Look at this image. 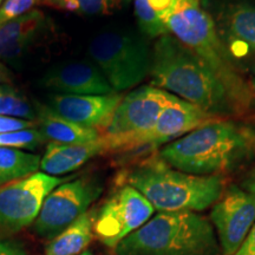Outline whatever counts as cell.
I'll return each instance as SVG.
<instances>
[{"instance_id": "obj_1", "label": "cell", "mask_w": 255, "mask_h": 255, "mask_svg": "<svg viewBox=\"0 0 255 255\" xmlns=\"http://www.w3.org/2000/svg\"><path fill=\"white\" fill-rule=\"evenodd\" d=\"M235 120L197 128L164 145L158 156L170 167L199 176L239 171L255 161V127Z\"/></svg>"}, {"instance_id": "obj_2", "label": "cell", "mask_w": 255, "mask_h": 255, "mask_svg": "<svg viewBox=\"0 0 255 255\" xmlns=\"http://www.w3.org/2000/svg\"><path fill=\"white\" fill-rule=\"evenodd\" d=\"M152 87L195 104L221 119L241 114L208 65L171 34L157 38L151 50Z\"/></svg>"}, {"instance_id": "obj_3", "label": "cell", "mask_w": 255, "mask_h": 255, "mask_svg": "<svg viewBox=\"0 0 255 255\" xmlns=\"http://www.w3.org/2000/svg\"><path fill=\"white\" fill-rule=\"evenodd\" d=\"M168 33L205 62L221 82L241 116L255 113V92L223 49L214 20L201 0H174L168 13Z\"/></svg>"}, {"instance_id": "obj_4", "label": "cell", "mask_w": 255, "mask_h": 255, "mask_svg": "<svg viewBox=\"0 0 255 255\" xmlns=\"http://www.w3.org/2000/svg\"><path fill=\"white\" fill-rule=\"evenodd\" d=\"M122 182L138 190L158 213L202 212L214 205L226 188L225 177L184 173L159 156L128 169Z\"/></svg>"}, {"instance_id": "obj_5", "label": "cell", "mask_w": 255, "mask_h": 255, "mask_svg": "<svg viewBox=\"0 0 255 255\" xmlns=\"http://www.w3.org/2000/svg\"><path fill=\"white\" fill-rule=\"evenodd\" d=\"M115 255H220L212 222L195 212L157 213L114 248Z\"/></svg>"}, {"instance_id": "obj_6", "label": "cell", "mask_w": 255, "mask_h": 255, "mask_svg": "<svg viewBox=\"0 0 255 255\" xmlns=\"http://www.w3.org/2000/svg\"><path fill=\"white\" fill-rule=\"evenodd\" d=\"M88 50L116 92L135 88L150 73L151 50L137 34L102 32L92 38Z\"/></svg>"}, {"instance_id": "obj_7", "label": "cell", "mask_w": 255, "mask_h": 255, "mask_svg": "<svg viewBox=\"0 0 255 255\" xmlns=\"http://www.w3.org/2000/svg\"><path fill=\"white\" fill-rule=\"evenodd\" d=\"M176 98L152 85H143L123 96L102 132L104 152L114 154L123 143L150 130L164 108Z\"/></svg>"}, {"instance_id": "obj_8", "label": "cell", "mask_w": 255, "mask_h": 255, "mask_svg": "<svg viewBox=\"0 0 255 255\" xmlns=\"http://www.w3.org/2000/svg\"><path fill=\"white\" fill-rule=\"evenodd\" d=\"M103 191V184L94 176L76 178L55 188L46 199L33 222L38 237L52 240L88 212Z\"/></svg>"}, {"instance_id": "obj_9", "label": "cell", "mask_w": 255, "mask_h": 255, "mask_svg": "<svg viewBox=\"0 0 255 255\" xmlns=\"http://www.w3.org/2000/svg\"><path fill=\"white\" fill-rule=\"evenodd\" d=\"M64 182L62 177L37 171L0 187V237L14 234L33 223L46 196Z\"/></svg>"}, {"instance_id": "obj_10", "label": "cell", "mask_w": 255, "mask_h": 255, "mask_svg": "<svg viewBox=\"0 0 255 255\" xmlns=\"http://www.w3.org/2000/svg\"><path fill=\"white\" fill-rule=\"evenodd\" d=\"M155 208L135 188L123 184L97 210L94 232L102 244L115 248L152 218Z\"/></svg>"}, {"instance_id": "obj_11", "label": "cell", "mask_w": 255, "mask_h": 255, "mask_svg": "<svg viewBox=\"0 0 255 255\" xmlns=\"http://www.w3.org/2000/svg\"><path fill=\"white\" fill-rule=\"evenodd\" d=\"M218 36L235 69L255 77V6L239 0L210 13Z\"/></svg>"}, {"instance_id": "obj_12", "label": "cell", "mask_w": 255, "mask_h": 255, "mask_svg": "<svg viewBox=\"0 0 255 255\" xmlns=\"http://www.w3.org/2000/svg\"><path fill=\"white\" fill-rule=\"evenodd\" d=\"M221 117L207 113L195 104L176 98L165 107L155 126L142 135L129 139L114 154H133L163 148L187 133L206 124L218 122Z\"/></svg>"}, {"instance_id": "obj_13", "label": "cell", "mask_w": 255, "mask_h": 255, "mask_svg": "<svg viewBox=\"0 0 255 255\" xmlns=\"http://www.w3.org/2000/svg\"><path fill=\"white\" fill-rule=\"evenodd\" d=\"M210 222L222 255H234L255 223V196L241 186L225 188L212 206Z\"/></svg>"}, {"instance_id": "obj_14", "label": "cell", "mask_w": 255, "mask_h": 255, "mask_svg": "<svg viewBox=\"0 0 255 255\" xmlns=\"http://www.w3.org/2000/svg\"><path fill=\"white\" fill-rule=\"evenodd\" d=\"M122 98L119 92L109 95L52 94L49 96L47 107L63 119L102 133L109 126L114 111Z\"/></svg>"}, {"instance_id": "obj_15", "label": "cell", "mask_w": 255, "mask_h": 255, "mask_svg": "<svg viewBox=\"0 0 255 255\" xmlns=\"http://www.w3.org/2000/svg\"><path fill=\"white\" fill-rule=\"evenodd\" d=\"M43 88L64 95L115 94L101 70L88 62H71L53 66L41 77Z\"/></svg>"}, {"instance_id": "obj_16", "label": "cell", "mask_w": 255, "mask_h": 255, "mask_svg": "<svg viewBox=\"0 0 255 255\" xmlns=\"http://www.w3.org/2000/svg\"><path fill=\"white\" fill-rule=\"evenodd\" d=\"M46 15L33 8L0 26V59H20L37 43L46 30Z\"/></svg>"}, {"instance_id": "obj_17", "label": "cell", "mask_w": 255, "mask_h": 255, "mask_svg": "<svg viewBox=\"0 0 255 255\" xmlns=\"http://www.w3.org/2000/svg\"><path fill=\"white\" fill-rule=\"evenodd\" d=\"M104 154V144L100 139L78 144H63L50 142L40 159V169L51 176L66 175L81 168L95 156Z\"/></svg>"}, {"instance_id": "obj_18", "label": "cell", "mask_w": 255, "mask_h": 255, "mask_svg": "<svg viewBox=\"0 0 255 255\" xmlns=\"http://www.w3.org/2000/svg\"><path fill=\"white\" fill-rule=\"evenodd\" d=\"M37 128L43 133L45 139L51 142L63 143V144H78V143H89L101 138V131L91 128L79 126L68 121L49 107L37 105Z\"/></svg>"}, {"instance_id": "obj_19", "label": "cell", "mask_w": 255, "mask_h": 255, "mask_svg": "<svg viewBox=\"0 0 255 255\" xmlns=\"http://www.w3.org/2000/svg\"><path fill=\"white\" fill-rule=\"evenodd\" d=\"M97 210L90 209L71 223L55 239L50 240L45 255H81L94 238V227Z\"/></svg>"}, {"instance_id": "obj_20", "label": "cell", "mask_w": 255, "mask_h": 255, "mask_svg": "<svg viewBox=\"0 0 255 255\" xmlns=\"http://www.w3.org/2000/svg\"><path fill=\"white\" fill-rule=\"evenodd\" d=\"M173 4L174 0H133L137 23L143 33L152 38L169 34L165 20Z\"/></svg>"}, {"instance_id": "obj_21", "label": "cell", "mask_w": 255, "mask_h": 255, "mask_svg": "<svg viewBox=\"0 0 255 255\" xmlns=\"http://www.w3.org/2000/svg\"><path fill=\"white\" fill-rule=\"evenodd\" d=\"M40 159L38 155L0 146V187L37 173Z\"/></svg>"}, {"instance_id": "obj_22", "label": "cell", "mask_w": 255, "mask_h": 255, "mask_svg": "<svg viewBox=\"0 0 255 255\" xmlns=\"http://www.w3.org/2000/svg\"><path fill=\"white\" fill-rule=\"evenodd\" d=\"M130 0H43V5L83 15H108L120 11Z\"/></svg>"}, {"instance_id": "obj_23", "label": "cell", "mask_w": 255, "mask_h": 255, "mask_svg": "<svg viewBox=\"0 0 255 255\" xmlns=\"http://www.w3.org/2000/svg\"><path fill=\"white\" fill-rule=\"evenodd\" d=\"M0 115L34 122L37 120L36 109L27 98L9 84L0 85Z\"/></svg>"}, {"instance_id": "obj_24", "label": "cell", "mask_w": 255, "mask_h": 255, "mask_svg": "<svg viewBox=\"0 0 255 255\" xmlns=\"http://www.w3.org/2000/svg\"><path fill=\"white\" fill-rule=\"evenodd\" d=\"M45 141V137L38 130V128L0 133V146L19 149V150L21 149L34 150L38 146L44 144Z\"/></svg>"}, {"instance_id": "obj_25", "label": "cell", "mask_w": 255, "mask_h": 255, "mask_svg": "<svg viewBox=\"0 0 255 255\" xmlns=\"http://www.w3.org/2000/svg\"><path fill=\"white\" fill-rule=\"evenodd\" d=\"M36 5H43V0H5L0 6V26L27 13Z\"/></svg>"}, {"instance_id": "obj_26", "label": "cell", "mask_w": 255, "mask_h": 255, "mask_svg": "<svg viewBox=\"0 0 255 255\" xmlns=\"http://www.w3.org/2000/svg\"><path fill=\"white\" fill-rule=\"evenodd\" d=\"M37 128V123L34 121L14 119V117L1 116L0 115V133L17 131V130L32 129Z\"/></svg>"}, {"instance_id": "obj_27", "label": "cell", "mask_w": 255, "mask_h": 255, "mask_svg": "<svg viewBox=\"0 0 255 255\" xmlns=\"http://www.w3.org/2000/svg\"><path fill=\"white\" fill-rule=\"evenodd\" d=\"M0 255H27L23 245L12 239H0Z\"/></svg>"}, {"instance_id": "obj_28", "label": "cell", "mask_w": 255, "mask_h": 255, "mask_svg": "<svg viewBox=\"0 0 255 255\" xmlns=\"http://www.w3.org/2000/svg\"><path fill=\"white\" fill-rule=\"evenodd\" d=\"M234 255H255V223Z\"/></svg>"}, {"instance_id": "obj_29", "label": "cell", "mask_w": 255, "mask_h": 255, "mask_svg": "<svg viewBox=\"0 0 255 255\" xmlns=\"http://www.w3.org/2000/svg\"><path fill=\"white\" fill-rule=\"evenodd\" d=\"M241 187L244 188L245 190H247L248 193L253 194L255 196V167L252 169L250 173L247 174V176L244 178Z\"/></svg>"}, {"instance_id": "obj_30", "label": "cell", "mask_w": 255, "mask_h": 255, "mask_svg": "<svg viewBox=\"0 0 255 255\" xmlns=\"http://www.w3.org/2000/svg\"><path fill=\"white\" fill-rule=\"evenodd\" d=\"M7 83L8 84L11 83V76H9L7 69L0 63V85L7 84Z\"/></svg>"}, {"instance_id": "obj_31", "label": "cell", "mask_w": 255, "mask_h": 255, "mask_svg": "<svg viewBox=\"0 0 255 255\" xmlns=\"http://www.w3.org/2000/svg\"><path fill=\"white\" fill-rule=\"evenodd\" d=\"M81 255H94V254H92L91 252H89V251H85V252H83V253H82Z\"/></svg>"}, {"instance_id": "obj_32", "label": "cell", "mask_w": 255, "mask_h": 255, "mask_svg": "<svg viewBox=\"0 0 255 255\" xmlns=\"http://www.w3.org/2000/svg\"><path fill=\"white\" fill-rule=\"evenodd\" d=\"M252 89H253V90H254V92H255V77L253 78V82H252Z\"/></svg>"}, {"instance_id": "obj_33", "label": "cell", "mask_w": 255, "mask_h": 255, "mask_svg": "<svg viewBox=\"0 0 255 255\" xmlns=\"http://www.w3.org/2000/svg\"><path fill=\"white\" fill-rule=\"evenodd\" d=\"M4 1H5V0H0V6L4 4Z\"/></svg>"}]
</instances>
